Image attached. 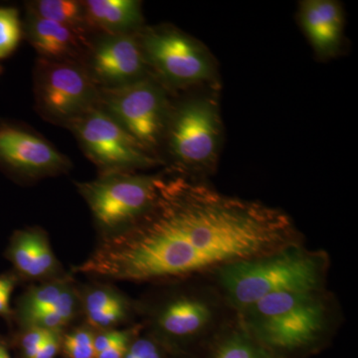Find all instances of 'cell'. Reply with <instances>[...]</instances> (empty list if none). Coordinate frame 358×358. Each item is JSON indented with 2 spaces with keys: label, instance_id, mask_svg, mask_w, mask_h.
I'll return each mask as SVG.
<instances>
[{
  "label": "cell",
  "instance_id": "obj_1",
  "mask_svg": "<svg viewBox=\"0 0 358 358\" xmlns=\"http://www.w3.org/2000/svg\"><path fill=\"white\" fill-rule=\"evenodd\" d=\"M301 243L288 214L185 179L160 182L138 220L105 234L77 272L134 282L182 280Z\"/></svg>",
  "mask_w": 358,
  "mask_h": 358
},
{
  "label": "cell",
  "instance_id": "obj_2",
  "mask_svg": "<svg viewBox=\"0 0 358 358\" xmlns=\"http://www.w3.org/2000/svg\"><path fill=\"white\" fill-rule=\"evenodd\" d=\"M329 268L326 252L296 243L230 264L213 275L226 305L237 313L271 294L324 289Z\"/></svg>",
  "mask_w": 358,
  "mask_h": 358
},
{
  "label": "cell",
  "instance_id": "obj_3",
  "mask_svg": "<svg viewBox=\"0 0 358 358\" xmlns=\"http://www.w3.org/2000/svg\"><path fill=\"white\" fill-rule=\"evenodd\" d=\"M236 317L271 357L315 348L336 324L333 301L324 289L271 294Z\"/></svg>",
  "mask_w": 358,
  "mask_h": 358
},
{
  "label": "cell",
  "instance_id": "obj_4",
  "mask_svg": "<svg viewBox=\"0 0 358 358\" xmlns=\"http://www.w3.org/2000/svg\"><path fill=\"white\" fill-rule=\"evenodd\" d=\"M162 180L157 176L115 173L77 186L99 227L110 234L138 220L152 207Z\"/></svg>",
  "mask_w": 358,
  "mask_h": 358
},
{
  "label": "cell",
  "instance_id": "obj_5",
  "mask_svg": "<svg viewBox=\"0 0 358 358\" xmlns=\"http://www.w3.org/2000/svg\"><path fill=\"white\" fill-rule=\"evenodd\" d=\"M35 102L42 117L65 124L98 107L100 90L79 62L40 58L35 68Z\"/></svg>",
  "mask_w": 358,
  "mask_h": 358
},
{
  "label": "cell",
  "instance_id": "obj_6",
  "mask_svg": "<svg viewBox=\"0 0 358 358\" xmlns=\"http://www.w3.org/2000/svg\"><path fill=\"white\" fill-rule=\"evenodd\" d=\"M66 127L102 174L128 173L157 164L145 152L147 148L101 107L93 108Z\"/></svg>",
  "mask_w": 358,
  "mask_h": 358
},
{
  "label": "cell",
  "instance_id": "obj_7",
  "mask_svg": "<svg viewBox=\"0 0 358 358\" xmlns=\"http://www.w3.org/2000/svg\"><path fill=\"white\" fill-rule=\"evenodd\" d=\"M100 103L143 147L157 145L164 129L166 103L152 82L143 78L124 86L102 88Z\"/></svg>",
  "mask_w": 358,
  "mask_h": 358
},
{
  "label": "cell",
  "instance_id": "obj_8",
  "mask_svg": "<svg viewBox=\"0 0 358 358\" xmlns=\"http://www.w3.org/2000/svg\"><path fill=\"white\" fill-rule=\"evenodd\" d=\"M221 294L185 291L174 294L155 313L152 326L162 338L174 343H192L215 331L220 319Z\"/></svg>",
  "mask_w": 358,
  "mask_h": 358
},
{
  "label": "cell",
  "instance_id": "obj_9",
  "mask_svg": "<svg viewBox=\"0 0 358 358\" xmlns=\"http://www.w3.org/2000/svg\"><path fill=\"white\" fill-rule=\"evenodd\" d=\"M141 46L145 60L171 83H196L211 76L210 60L203 49L178 30L148 31Z\"/></svg>",
  "mask_w": 358,
  "mask_h": 358
},
{
  "label": "cell",
  "instance_id": "obj_10",
  "mask_svg": "<svg viewBox=\"0 0 358 358\" xmlns=\"http://www.w3.org/2000/svg\"><path fill=\"white\" fill-rule=\"evenodd\" d=\"M0 166L20 178L37 179L66 173L72 164L35 131L0 124Z\"/></svg>",
  "mask_w": 358,
  "mask_h": 358
},
{
  "label": "cell",
  "instance_id": "obj_11",
  "mask_svg": "<svg viewBox=\"0 0 358 358\" xmlns=\"http://www.w3.org/2000/svg\"><path fill=\"white\" fill-rule=\"evenodd\" d=\"M219 117L208 101H193L174 115L169 129V148L176 159L187 166H204L217 150Z\"/></svg>",
  "mask_w": 358,
  "mask_h": 358
},
{
  "label": "cell",
  "instance_id": "obj_12",
  "mask_svg": "<svg viewBox=\"0 0 358 358\" xmlns=\"http://www.w3.org/2000/svg\"><path fill=\"white\" fill-rule=\"evenodd\" d=\"M90 75L103 88H115L143 79L145 54L133 35H107L92 49Z\"/></svg>",
  "mask_w": 358,
  "mask_h": 358
},
{
  "label": "cell",
  "instance_id": "obj_13",
  "mask_svg": "<svg viewBox=\"0 0 358 358\" xmlns=\"http://www.w3.org/2000/svg\"><path fill=\"white\" fill-rule=\"evenodd\" d=\"M25 20L27 38L41 59L78 62L88 46L85 34L68 26L44 20L29 10Z\"/></svg>",
  "mask_w": 358,
  "mask_h": 358
},
{
  "label": "cell",
  "instance_id": "obj_14",
  "mask_svg": "<svg viewBox=\"0 0 358 358\" xmlns=\"http://www.w3.org/2000/svg\"><path fill=\"white\" fill-rule=\"evenodd\" d=\"M7 257L18 274L26 279H45L56 274L59 268L48 236L40 228L16 231L7 249Z\"/></svg>",
  "mask_w": 358,
  "mask_h": 358
},
{
  "label": "cell",
  "instance_id": "obj_15",
  "mask_svg": "<svg viewBox=\"0 0 358 358\" xmlns=\"http://www.w3.org/2000/svg\"><path fill=\"white\" fill-rule=\"evenodd\" d=\"M300 16L303 30L315 50L324 55L338 48L343 31V14L338 2H301Z\"/></svg>",
  "mask_w": 358,
  "mask_h": 358
},
{
  "label": "cell",
  "instance_id": "obj_16",
  "mask_svg": "<svg viewBox=\"0 0 358 358\" xmlns=\"http://www.w3.org/2000/svg\"><path fill=\"white\" fill-rule=\"evenodd\" d=\"M87 22L107 35L129 34L143 22L140 1L87 0L83 1Z\"/></svg>",
  "mask_w": 358,
  "mask_h": 358
},
{
  "label": "cell",
  "instance_id": "obj_17",
  "mask_svg": "<svg viewBox=\"0 0 358 358\" xmlns=\"http://www.w3.org/2000/svg\"><path fill=\"white\" fill-rule=\"evenodd\" d=\"M78 308L79 300L71 282L67 280H54L26 292L20 301V315L53 310L70 322L76 317Z\"/></svg>",
  "mask_w": 358,
  "mask_h": 358
},
{
  "label": "cell",
  "instance_id": "obj_18",
  "mask_svg": "<svg viewBox=\"0 0 358 358\" xmlns=\"http://www.w3.org/2000/svg\"><path fill=\"white\" fill-rule=\"evenodd\" d=\"M82 306L90 326L108 329L124 322L129 315V301L110 287H95L84 294Z\"/></svg>",
  "mask_w": 358,
  "mask_h": 358
},
{
  "label": "cell",
  "instance_id": "obj_19",
  "mask_svg": "<svg viewBox=\"0 0 358 358\" xmlns=\"http://www.w3.org/2000/svg\"><path fill=\"white\" fill-rule=\"evenodd\" d=\"M216 334L211 358H273L238 322L223 324Z\"/></svg>",
  "mask_w": 358,
  "mask_h": 358
},
{
  "label": "cell",
  "instance_id": "obj_20",
  "mask_svg": "<svg viewBox=\"0 0 358 358\" xmlns=\"http://www.w3.org/2000/svg\"><path fill=\"white\" fill-rule=\"evenodd\" d=\"M28 10L39 17L68 26L83 34L89 27L83 2L75 0H38L28 4Z\"/></svg>",
  "mask_w": 358,
  "mask_h": 358
},
{
  "label": "cell",
  "instance_id": "obj_21",
  "mask_svg": "<svg viewBox=\"0 0 358 358\" xmlns=\"http://www.w3.org/2000/svg\"><path fill=\"white\" fill-rule=\"evenodd\" d=\"M22 38L20 13L14 7H0V60L9 57Z\"/></svg>",
  "mask_w": 358,
  "mask_h": 358
},
{
  "label": "cell",
  "instance_id": "obj_22",
  "mask_svg": "<svg viewBox=\"0 0 358 358\" xmlns=\"http://www.w3.org/2000/svg\"><path fill=\"white\" fill-rule=\"evenodd\" d=\"M95 334L88 329L80 327L67 334L63 341L66 355L70 358H96Z\"/></svg>",
  "mask_w": 358,
  "mask_h": 358
},
{
  "label": "cell",
  "instance_id": "obj_23",
  "mask_svg": "<svg viewBox=\"0 0 358 358\" xmlns=\"http://www.w3.org/2000/svg\"><path fill=\"white\" fill-rule=\"evenodd\" d=\"M52 331L39 327H27L20 338V348L23 357L34 358Z\"/></svg>",
  "mask_w": 358,
  "mask_h": 358
},
{
  "label": "cell",
  "instance_id": "obj_24",
  "mask_svg": "<svg viewBox=\"0 0 358 358\" xmlns=\"http://www.w3.org/2000/svg\"><path fill=\"white\" fill-rule=\"evenodd\" d=\"M124 358H164V355L154 338H140L131 341Z\"/></svg>",
  "mask_w": 358,
  "mask_h": 358
},
{
  "label": "cell",
  "instance_id": "obj_25",
  "mask_svg": "<svg viewBox=\"0 0 358 358\" xmlns=\"http://www.w3.org/2000/svg\"><path fill=\"white\" fill-rule=\"evenodd\" d=\"M15 275L10 274L0 275V317L10 319L13 310L10 307V298L15 288Z\"/></svg>",
  "mask_w": 358,
  "mask_h": 358
},
{
  "label": "cell",
  "instance_id": "obj_26",
  "mask_svg": "<svg viewBox=\"0 0 358 358\" xmlns=\"http://www.w3.org/2000/svg\"><path fill=\"white\" fill-rule=\"evenodd\" d=\"M136 329H126V331H109L107 333H103L95 336L94 341V348H95L96 357L103 352L106 348L114 345L121 339L126 338L129 334L134 333Z\"/></svg>",
  "mask_w": 358,
  "mask_h": 358
},
{
  "label": "cell",
  "instance_id": "obj_27",
  "mask_svg": "<svg viewBox=\"0 0 358 358\" xmlns=\"http://www.w3.org/2000/svg\"><path fill=\"white\" fill-rule=\"evenodd\" d=\"M134 333L129 334L128 336L114 343V345L106 348L103 352L99 353L96 358H124L126 355L127 350H128L129 345L133 341Z\"/></svg>",
  "mask_w": 358,
  "mask_h": 358
},
{
  "label": "cell",
  "instance_id": "obj_28",
  "mask_svg": "<svg viewBox=\"0 0 358 358\" xmlns=\"http://www.w3.org/2000/svg\"><path fill=\"white\" fill-rule=\"evenodd\" d=\"M61 343L59 331H52L34 358H55L60 350Z\"/></svg>",
  "mask_w": 358,
  "mask_h": 358
},
{
  "label": "cell",
  "instance_id": "obj_29",
  "mask_svg": "<svg viewBox=\"0 0 358 358\" xmlns=\"http://www.w3.org/2000/svg\"><path fill=\"white\" fill-rule=\"evenodd\" d=\"M0 358H13L6 343L1 339H0Z\"/></svg>",
  "mask_w": 358,
  "mask_h": 358
},
{
  "label": "cell",
  "instance_id": "obj_30",
  "mask_svg": "<svg viewBox=\"0 0 358 358\" xmlns=\"http://www.w3.org/2000/svg\"><path fill=\"white\" fill-rule=\"evenodd\" d=\"M0 73H1V67H0Z\"/></svg>",
  "mask_w": 358,
  "mask_h": 358
}]
</instances>
